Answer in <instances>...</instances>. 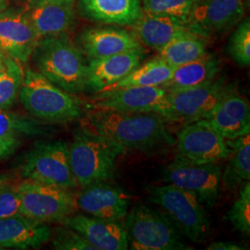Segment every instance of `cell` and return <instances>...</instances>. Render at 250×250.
Here are the masks:
<instances>
[{"label": "cell", "instance_id": "6da1fadb", "mask_svg": "<svg viewBox=\"0 0 250 250\" xmlns=\"http://www.w3.org/2000/svg\"><path fill=\"white\" fill-rule=\"evenodd\" d=\"M90 127L125 148L151 152L174 143L163 117L154 112H119L91 109Z\"/></svg>", "mask_w": 250, "mask_h": 250}, {"label": "cell", "instance_id": "7a4b0ae2", "mask_svg": "<svg viewBox=\"0 0 250 250\" xmlns=\"http://www.w3.org/2000/svg\"><path fill=\"white\" fill-rule=\"evenodd\" d=\"M126 150L122 145L92 128L80 127L75 130L69 146V159L78 187L85 188L114 178L117 161Z\"/></svg>", "mask_w": 250, "mask_h": 250}, {"label": "cell", "instance_id": "3957f363", "mask_svg": "<svg viewBox=\"0 0 250 250\" xmlns=\"http://www.w3.org/2000/svg\"><path fill=\"white\" fill-rule=\"evenodd\" d=\"M32 56L38 72L58 87L72 95L86 90L87 63L67 34L40 38Z\"/></svg>", "mask_w": 250, "mask_h": 250}, {"label": "cell", "instance_id": "277c9868", "mask_svg": "<svg viewBox=\"0 0 250 250\" xmlns=\"http://www.w3.org/2000/svg\"><path fill=\"white\" fill-rule=\"evenodd\" d=\"M18 99L32 116L48 124L69 123L82 116V104L75 95L32 69L24 72Z\"/></svg>", "mask_w": 250, "mask_h": 250}, {"label": "cell", "instance_id": "5b68a950", "mask_svg": "<svg viewBox=\"0 0 250 250\" xmlns=\"http://www.w3.org/2000/svg\"><path fill=\"white\" fill-rule=\"evenodd\" d=\"M125 219L131 250H191L170 218L153 208L144 204L134 206Z\"/></svg>", "mask_w": 250, "mask_h": 250}, {"label": "cell", "instance_id": "8992f818", "mask_svg": "<svg viewBox=\"0 0 250 250\" xmlns=\"http://www.w3.org/2000/svg\"><path fill=\"white\" fill-rule=\"evenodd\" d=\"M148 193L150 202L164 210L186 238L197 244L207 240L210 223L196 195L171 184L149 188Z\"/></svg>", "mask_w": 250, "mask_h": 250}, {"label": "cell", "instance_id": "52a82bcc", "mask_svg": "<svg viewBox=\"0 0 250 250\" xmlns=\"http://www.w3.org/2000/svg\"><path fill=\"white\" fill-rule=\"evenodd\" d=\"M21 175L69 190L78 187L70 165L69 145L62 140L37 142L27 153Z\"/></svg>", "mask_w": 250, "mask_h": 250}, {"label": "cell", "instance_id": "ba28073f", "mask_svg": "<svg viewBox=\"0 0 250 250\" xmlns=\"http://www.w3.org/2000/svg\"><path fill=\"white\" fill-rule=\"evenodd\" d=\"M16 186L21 198V215L36 222L62 223L77 208L69 189L30 180Z\"/></svg>", "mask_w": 250, "mask_h": 250}, {"label": "cell", "instance_id": "9c48e42d", "mask_svg": "<svg viewBox=\"0 0 250 250\" xmlns=\"http://www.w3.org/2000/svg\"><path fill=\"white\" fill-rule=\"evenodd\" d=\"M230 85L224 77H216L199 86L167 92L168 107L164 119L186 125L207 119Z\"/></svg>", "mask_w": 250, "mask_h": 250}, {"label": "cell", "instance_id": "30bf717a", "mask_svg": "<svg viewBox=\"0 0 250 250\" xmlns=\"http://www.w3.org/2000/svg\"><path fill=\"white\" fill-rule=\"evenodd\" d=\"M163 181L192 192L202 205L212 208L219 197L222 169L217 163H198L176 155L164 170Z\"/></svg>", "mask_w": 250, "mask_h": 250}, {"label": "cell", "instance_id": "8fae6325", "mask_svg": "<svg viewBox=\"0 0 250 250\" xmlns=\"http://www.w3.org/2000/svg\"><path fill=\"white\" fill-rule=\"evenodd\" d=\"M176 150L179 157L198 163H218L230 153L226 140L206 119L187 124L180 130Z\"/></svg>", "mask_w": 250, "mask_h": 250}, {"label": "cell", "instance_id": "7c38bea8", "mask_svg": "<svg viewBox=\"0 0 250 250\" xmlns=\"http://www.w3.org/2000/svg\"><path fill=\"white\" fill-rule=\"evenodd\" d=\"M166 90L161 86H131L95 93L91 109L119 112H154L164 118L167 110Z\"/></svg>", "mask_w": 250, "mask_h": 250}, {"label": "cell", "instance_id": "4fadbf2b", "mask_svg": "<svg viewBox=\"0 0 250 250\" xmlns=\"http://www.w3.org/2000/svg\"><path fill=\"white\" fill-rule=\"evenodd\" d=\"M244 13L243 0H198L187 21L192 33L206 39L230 30Z\"/></svg>", "mask_w": 250, "mask_h": 250}, {"label": "cell", "instance_id": "5bb4252c", "mask_svg": "<svg viewBox=\"0 0 250 250\" xmlns=\"http://www.w3.org/2000/svg\"><path fill=\"white\" fill-rule=\"evenodd\" d=\"M39 39L26 10L7 9L0 12V50L6 56L27 62Z\"/></svg>", "mask_w": 250, "mask_h": 250}, {"label": "cell", "instance_id": "9a60e30c", "mask_svg": "<svg viewBox=\"0 0 250 250\" xmlns=\"http://www.w3.org/2000/svg\"><path fill=\"white\" fill-rule=\"evenodd\" d=\"M131 198L122 188L107 182H98L83 188L75 197L76 208L91 216L122 221L129 211Z\"/></svg>", "mask_w": 250, "mask_h": 250}, {"label": "cell", "instance_id": "2e32d148", "mask_svg": "<svg viewBox=\"0 0 250 250\" xmlns=\"http://www.w3.org/2000/svg\"><path fill=\"white\" fill-rule=\"evenodd\" d=\"M62 224L80 233L97 250H125L129 248L125 225L121 221L72 213Z\"/></svg>", "mask_w": 250, "mask_h": 250}, {"label": "cell", "instance_id": "e0dca14e", "mask_svg": "<svg viewBox=\"0 0 250 250\" xmlns=\"http://www.w3.org/2000/svg\"><path fill=\"white\" fill-rule=\"evenodd\" d=\"M225 140L250 133V107L232 84L207 119Z\"/></svg>", "mask_w": 250, "mask_h": 250}, {"label": "cell", "instance_id": "ac0fdd59", "mask_svg": "<svg viewBox=\"0 0 250 250\" xmlns=\"http://www.w3.org/2000/svg\"><path fill=\"white\" fill-rule=\"evenodd\" d=\"M80 40L82 52L89 60L134 50L144 51L134 33L116 27L90 28L83 33Z\"/></svg>", "mask_w": 250, "mask_h": 250}, {"label": "cell", "instance_id": "d6986e66", "mask_svg": "<svg viewBox=\"0 0 250 250\" xmlns=\"http://www.w3.org/2000/svg\"><path fill=\"white\" fill-rule=\"evenodd\" d=\"M144 51H128L100 59H91L87 63L86 89L98 93L124 79L141 65Z\"/></svg>", "mask_w": 250, "mask_h": 250}, {"label": "cell", "instance_id": "ffe728a7", "mask_svg": "<svg viewBox=\"0 0 250 250\" xmlns=\"http://www.w3.org/2000/svg\"><path fill=\"white\" fill-rule=\"evenodd\" d=\"M48 225L17 215L0 220V250H37L50 239Z\"/></svg>", "mask_w": 250, "mask_h": 250}, {"label": "cell", "instance_id": "44dd1931", "mask_svg": "<svg viewBox=\"0 0 250 250\" xmlns=\"http://www.w3.org/2000/svg\"><path fill=\"white\" fill-rule=\"evenodd\" d=\"M132 27L140 42L157 51L174 38L191 32L187 19L169 15L145 14Z\"/></svg>", "mask_w": 250, "mask_h": 250}, {"label": "cell", "instance_id": "7402d4cb", "mask_svg": "<svg viewBox=\"0 0 250 250\" xmlns=\"http://www.w3.org/2000/svg\"><path fill=\"white\" fill-rule=\"evenodd\" d=\"M26 12L39 38L67 34L75 21L72 1L48 2L29 8Z\"/></svg>", "mask_w": 250, "mask_h": 250}, {"label": "cell", "instance_id": "603a6c76", "mask_svg": "<svg viewBox=\"0 0 250 250\" xmlns=\"http://www.w3.org/2000/svg\"><path fill=\"white\" fill-rule=\"evenodd\" d=\"M79 7L90 20L120 26H132L143 15L140 0H80Z\"/></svg>", "mask_w": 250, "mask_h": 250}, {"label": "cell", "instance_id": "cb8c5ba5", "mask_svg": "<svg viewBox=\"0 0 250 250\" xmlns=\"http://www.w3.org/2000/svg\"><path fill=\"white\" fill-rule=\"evenodd\" d=\"M221 70V60L214 54L206 52L194 62L173 69L168 82L161 87L170 92L202 85L213 80Z\"/></svg>", "mask_w": 250, "mask_h": 250}, {"label": "cell", "instance_id": "d4e9b609", "mask_svg": "<svg viewBox=\"0 0 250 250\" xmlns=\"http://www.w3.org/2000/svg\"><path fill=\"white\" fill-rule=\"evenodd\" d=\"M230 148L226 168L222 173V182L228 189L238 188L250 179V135L226 140Z\"/></svg>", "mask_w": 250, "mask_h": 250}, {"label": "cell", "instance_id": "484cf974", "mask_svg": "<svg viewBox=\"0 0 250 250\" xmlns=\"http://www.w3.org/2000/svg\"><path fill=\"white\" fill-rule=\"evenodd\" d=\"M159 52V57L175 69L202 57L207 52V43L202 36L188 32L171 40Z\"/></svg>", "mask_w": 250, "mask_h": 250}, {"label": "cell", "instance_id": "4316f807", "mask_svg": "<svg viewBox=\"0 0 250 250\" xmlns=\"http://www.w3.org/2000/svg\"><path fill=\"white\" fill-rule=\"evenodd\" d=\"M172 72L173 69L161 57H156L142 66L139 65L124 79L101 91L131 86H161L170 79Z\"/></svg>", "mask_w": 250, "mask_h": 250}, {"label": "cell", "instance_id": "83f0119b", "mask_svg": "<svg viewBox=\"0 0 250 250\" xmlns=\"http://www.w3.org/2000/svg\"><path fill=\"white\" fill-rule=\"evenodd\" d=\"M47 133L45 126L8 109H0V137H32Z\"/></svg>", "mask_w": 250, "mask_h": 250}, {"label": "cell", "instance_id": "f1b7e54d", "mask_svg": "<svg viewBox=\"0 0 250 250\" xmlns=\"http://www.w3.org/2000/svg\"><path fill=\"white\" fill-rule=\"evenodd\" d=\"M21 63L6 56L5 69L0 74V109H9L16 102L23 82Z\"/></svg>", "mask_w": 250, "mask_h": 250}, {"label": "cell", "instance_id": "f546056e", "mask_svg": "<svg viewBox=\"0 0 250 250\" xmlns=\"http://www.w3.org/2000/svg\"><path fill=\"white\" fill-rule=\"evenodd\" d=\"M198 0H142L145 14L188 19Z\"/></svg>", "mask_w": 250, "mask_h": 250}, {"label": "cell", "instance_id": "4dcf8cb0", "mask_svg": "<svg viewBox=\"0 0 250 250\" xmlns=\"http://www.w3.org/2000/svg\"><path fill=\"white\" fill-rule=\"evenodd\" d=\"M227 219L239 232L250 235V183H244L239 197L234 201L227 213Z\"/></svg>", "mask_w": 250, "mask_h": 250}, {"label": "cell", "instance_id": "1f68e13d", "mask_svg": "<svg viewBox=\"0 0 250 250\" xmlns=\"http://www.w3.org/2000/svg\"><path fill=\"white\" fill-rule=\"evenodd\" d=\"M229 54L233 61L240 66H250V18L244 20L233 32L228 45Z\"/></svg>", "mask_w": 250, "mask_h": 250}, {"label": "cell", "instance_id": "d6a6232c", "mask_svg": "<svg viewBox=\"0 0 250 250\" xmlns=\"http://www.w3.org/2000/svg\"><path fill=\"white\" fill-rule=\"evenodd\" d=\"M50 239L54 250H97L80 233L64 224L54 229L53 232H51Z\"/></svg>", "mask_w": 250, "mask_h": 250}, {"label": "cell", "instance_id": "836d02e7", "mask_svg": "<svg viewBox=\"0 0 250 250\" xmlns=\"http://www.w3.org/2000/svg\"><path fill=\"white\" fill-rule=\"evenodd\" d=\"M21 198L17 186L8 184L0 189V220L21 215Z\"/></svg>", "mask_w": 250, "mask_h": 250}, {"label": "cell", "instance_id": "e575fe53", "mask_svg": "<svg viewBox=\"0 0 250 250\" xmlns=\"http://www.w3.org/2000/svg\"><path fill=\"white\" fill-rule=\"evenodd\" d=\"M18 137H0V161H4L13 155L21 146Z\"/></svg>", "mask_w": 250, "mask_h": 250}, {"label": "cell", "instance_id": "d590c367", "mask_svg": "<svg viewBox=\"0 0 250 250\" xmlns=\"http://www.w3.org/2000/svg\"><path fill=\"white\" fill-rule=\"evenodd\" d=\"M208 250H246L240 245L233 242H215L208 246Z\"/></svg>", "mask_w": 250, "mask_h": 250}, {"label": "cell", "instance_id": "8d00e7d4", "mask_svg": "<svg viewBox=\"0 0 250 250\" xmlns=\"http://www.w3.org/2000/svg\"><path fill=\"white\" fill-rule=\"evenodd\" d=\"M57 1H72V2H75V0H29L27 9L36 7L38 5H42V4H45V3H48V2H57Z\"/></svg>", "mask_w": 250, "mask_h": 250}, {"label": "cell", "instance_id": "74e56055", "mask_svg": "<svg viewBox=\"0 0 250 250\" xmlns=\"http://www.w3.org/2000/svg\"><path fill=\"white\" fill-rule=\"evenodd\" d=\"M8 184H9V176L0 174V189L6 187Z\"/></svg>", "mask_w": 250, "mask_h": 250}, {"label": "cell", "instance_id": "f35d334b", "mask_svg": "<svg viewBox=\"0 0 250 250\" xmlns=\"http://www.w3.org/2000/svg\"><path fill=\"white\" fill-rule=\"evenodd\" d=\"M5 57H6V55L0 50V74L5 69Z\"/></svg>", "mask_w": 250, "mask_h": 250}, {"label": "cell", "instance_id": "ab89813d", "mask_svg": "<svg viewBox=\"0 0 250 250\" xmlns=\"http://www.w3.org/2000/svg\"><path fill=\"white\" fill-rule=\"evenodd\" d=\"M8 9V0H0V12Z\"/></svg>", "mask_w": 250, "mask_h": 250}]
</instances>
